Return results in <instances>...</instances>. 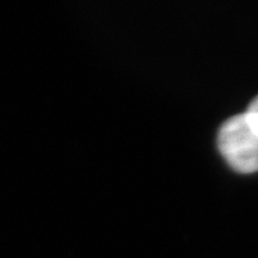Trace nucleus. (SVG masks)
Wrapping results in <instances>:
<instances>
[{"instance_id":"f03ea898","label":"nucleus","mask_w":258,"mask_h":258,"mask_svg":"<svg viewBox=\"0 0 258 258\" xmlns=\"http://www.w3.org/2000/svg\"><path fill=\"white\" fill-rule=\"evenodd\" d=\"M247 124L258 135V96L250 103L246 114H244Z\"/></svg>"},{"instance_id":"f257e3e1","label":"nucleus","mask_w":258,"mask_h":258,"mask_svg":"<svg viewBox=\"0 0 258 258\" xmlns=\"http://www.w3.org/2000/svg\"><path fill=\"white\" fill-rule=\"evenodd\" d=\"M219 150L235 171H258V135L247 124L244 114L235 115L222 124L218 135Z\"/></svg>"}]
</instances>
